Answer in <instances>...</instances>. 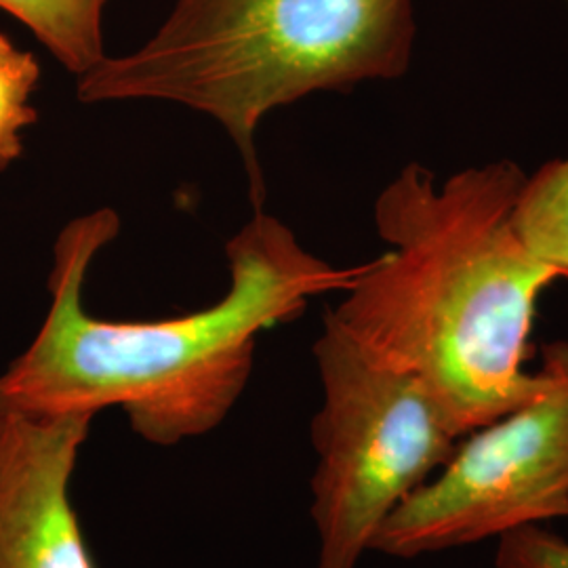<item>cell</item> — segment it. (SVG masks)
<instances>
[{
    "label": "cell",
    "instance_id": "6",
    "mask_svg": "<svg viewBox=\"0 0 568 568\" xmlns=\"http://www.w3.org/2000/svg\"><path fill=\"white\" fill-rule=\"evenodd\" d=\"M93 419L0 410V568H95L70 501Z\"/></svg>",
    "mask_w": 568,
    "mask_h": 568
},
{
    "label": "cell",
    "instance_id": "9",
    "mask_svg": "<svg viewBox=\"0 0 568 568\" xmlns=\"http://www.w3.org/2000/svg\"><path fill=\"white\" fill-rule=\"evenodd\" d=\"M41 81L34 53L23 51L0 32V171L23 154V131L34 126L39 112L32 95Z\"/></svg>",
    "mask_w": 568,
    "mask_h": 568
},
{
    "label": "cell",
    "instance_id": "5",
    "mask_svg": "<svg viewBox=\"0 0 568 568\" xmlns=\"http://www.w3.org/2000/svg\"><path fill=\"white\" fill-rule=\"evenodd\" d=\"M541 366L548 386L464 436L373 551L410 560L568 518V342L546 345Z\"/></svg>",
    "mask_w": 568,
    "mask_h": 568
},
{
    "label": "cell",
    "instance_id": "8",
    "mask_svg": "<svg viewBox=\"0 0 568 568\" xmlns=\"http://www.w3.org/2000/svg\"><path fill=\"white\" fill-rule=\"evenodd\" d=\"M516 225L530 251L568 278V156L527 178L516 204Z\"/></svg>",
    "mask_w": 568,
    "mask_h": 568
},
{
    "label": "cell",
    "instance_id": "7",
    "mask_svg": "<svg viewBox=\"0 0 568 568\" xmlns=\"http://www.w3.org/2000/svg\"><path fill=\"white\" fill-rule=\"evenodd\" d=\"M105 4L108 0H0V11L26 26L79 79L105 58Z\"/></svg>",
    "mask_w": 568,
    "mask_h": 568
},
{
    "label": "cell",
    "instance_id": "1",
    "mask_svg": "<svg viewBox=\"0 0 568 568\" xmlns=\"http://www.w3.org/2000/svg\"><path fill=\"white\" fill-rule=\"evenodd\" d=\"M119 232L114 209L63 225L47 318L0 373V410L95 417L119 406L142 440L175 447L224 424L248 384L262 331L300 318L312 297L347 291L361 274V265L312 255L291 227L255 211L225 244L230 288L217 304L161 321H103L84 310L82 288Z\"/></svg>",
    "mask_w": 568,
    "mask_h": 568
},
{
    "label": "cell",
    "instance_id": "4",
    "mask_svg": "<svg viewBox=\"0 0 568 568\" xmlns=\"http://www.w3.org/2000/svg\"><path fill=\"white\" fill-rule=\"evenodd\" d=\"M314 358L323 384L312 419L316 568H358L389 516L445 467L464 432L422 379L371 356L328 312Z\"/></svg>",
    "mask_w": 568,
    "mask_h": 568
},
{
    "label": "cell",
    "instance_id": "10",
    "mask_svg": "<svg viewBox=\"0 0 568 568\" xmlns=\"http://www.w3.org/2000/svg\"><path fill=\"white\" fill-rule=\"evenodd\" d=\"M495 568H568V539L544 525L511 530L497 539Z\"/></svg>",
    "mask_w": 568,
    "mask_h": 568
},
{
    "label": "cell",
    "instance_id": "2",
    "mask_svg": "<svg viewBox=\"0 0 568 568\" xmlns=\"http://www.w3.org/2000/svg\"><path fill=\"white\" fill-rule=\"evenodd\" d=\"M525 182L508 159L443 183L406 164L375 203L389 248L328 312L371 356L422 379L464 436L548 386L544 366L527 371L530 331L544 291L567 276L518 232Z\"/></svg>",
    "mask_w": 568,
    "mask_h": 568
},
{
    "label": "cell",
    "instance_id": "3",
    "mask_svg": "<svg viewBox=\"0 0 568 568\" xmlns=\"http://www.w3.org/2000/svg\"><path fill=\"white\" fill-rule=\"evenodd\" d=\"M415 39L413 0H178L140 49L79 77L77 98L159 100L215 119L262 211L255 135L265 116L314 93L405 77Z\"/></svg>",
    "mask_w": 568,
    "mask_h": 568
}]
</instances>
